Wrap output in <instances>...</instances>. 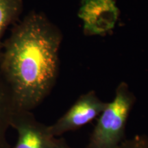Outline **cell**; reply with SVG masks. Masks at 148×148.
Wrapping results in <instances>:
<instances>
[{
  "instance_id": "cell-2",
  "label": "cell",
  "mask_w": 148,
  "mask_h": 148,
  "mask_svg": "<svg viewBox=\"0 0 148 148\" xmlns=\"http://www.w3.org/2000/svg\"><path fill=\"white\" fill-rule=\"evenodd\" d=\"M136 97L125 82L116 87L114 99L98 116L86 148H117L125 138V128Z\"/></svg>"
},
{
  "instance_id": "cell-5",
  "label": "cell",
  "mask_w": 148,
  "mask_h": 148,
  "mask_svg": "<svg viewBox=\"0 0 148 148\" xmlns=\"http://www.w3.org/2000/svg\"><path fill=\"white\" fill-rule=\"evenodd\" d=\"M10 127L17 132L18 138L14 148H53L56 137L49 125L37 121L31 111L15 110Z\"/></svg>"
},
{
  "instance_id": "cell-1",
  "label": "cell",
  "mask_w": 148,
  "mask_h": 148,
  "mask_svg": "<svg viewBox=\"0 0 148 148\" xmlns=\"http://www.w3.org/2000/svg\"><path fill=\"white\" fill-rule=\"evenodd\" d=\"M60 29L45 14L32 10L12 26L3 41L0 74L12 92L15 110L32 111L56 82Z\"/></svg>"
},
{
  "instance_id": "cell-9",
  "label": "cell",
  "mask_w": 148,
  "mask_h": 148,
  "mask_svg": "<svg viewBox=\"0 0 148 148\" xmlns=\"http://www.w3.org/2000/svg\"><path fill=\"white\" fill-rule=\"evenodd\" d=\"M53 148H72L69 144L66 143L65 139L62 137H57L55 138L54 144Z\"/></svg>"
},
{
  "instance_id": "cell-6",
  "label": "cell",
  "mask_w": 148,
  "mask_h": 148,
  "mask_svg": "<svg viewBox=\"0 0 148 148\" xmlns=\"http://www.w3.org/2000/svg\"><path fill=\"white\" fill-rule=\"evenodd\" d=\"M14 111L12 92L0 74V148H10L6 133Z\"/></svg>"
},
{
  "instance_id": "cell-8",
  "label": "cell",
  "mask_w": 148,
  "mask_h": 148,
  "mask_svg": "<svg viewBox=\"0 0 148 148\" xmlns=\"http://www.w3.org/2000/svg\"><path fill=\"white\" fill-rule=\"evenodd\" d=\"M117 148H148V136L135 135L132 138H126Z\"/></svg>"
},
{
  "instance_id": "cell-3",
  "label": "cell",
  "mask_w": 148,
  "mask_h": 148,
  "mask_svg": "<svg viewBox=\"0 0 148 148\" xmlns=\"http://www.w3.org/2000/svg\"><path fill=\"white\" fill-rule=\"evenodd\" d=\"M107 102L101 100L94 90L82 94L62 116L49 129L53 136L60 137L64 133L76 130L99 116Z\"/></svg>"
},
{
  "instance_id": "cell-7",
  "label": "cell",
  "mask_w": 148,
  "mask_h": 148,
  "mask_svg": "<svg viewBox=\"0 0 148 148\" xmlns=\"http://www.w3.org/2000/svg\"><path fill=\"white\" fill-rule=\"evenodd\" d=\"M23 10L22 0H0V56L3 49V34L9 26L19 21Z\"/></svg>"
},
{
  "instance_id": "cell-4",
  "label": "cell",
  "mask_w": 148,
  "mask_h": 148,
  "mask_svg": "<svg viewBox=\"0 0 148 148\" xmlns=\"http://www.w3.org/2000/svg\"><path fill=\"white\" fill-rule=\"evenodd\" d=\"M77 15L86 36L105 35L114 29L119 10L116 0H82Z\"/></svg>"
}]
</instances>
